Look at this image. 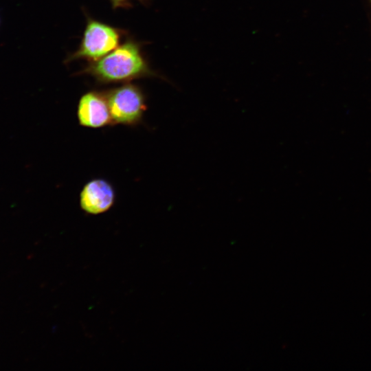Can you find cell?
<instances>
[{
    "mask_svg": "<svg viewBox=\"0 0 371 371\" xmlns=\"http://www.w3.org/2000/svg\"><path fill=\"white\" fill-rule=\"evenodd\" d=\"M82 73L100 84L127 83L154 75L137 42L128 39L102 58L91 62Z\"/></svg>",
    "mask_w": 371,
    "mask_h": 371,
    "instance_id": "cell-1",
    "label": "cell"
},
{
    "mask_svg": "<svg viewBox=\"0 0 371 371\" xmlns=\"http://www.w3.org/2000/svg\"><path fill=\"white\" fill-rule=\"evenodd\" d=\"M113 125L140 124L147 109L146 98L137 85L126 83L105 91Z\"/></svg>",
    "mask_w": 371,
    "mask_h": 371,
    "instance_id": "cell-2",
    "label": "cell"
},
{
    "mask_svg": "<svg viewBox=\"0 0 371 371\" xmlns=\"http://www.w3.org/2000/svg\"><path fill=\"white\" fill-rule=\"evenodd\" d=\"M122 31L102 22L89 19L78 49L68 61L85 59L96 61L105 56L119 45Z\"/></svg>",
    "mask_w": 371,
    "mask_h": 371,
    "instance_id": "cell-3",
    "label": "cell"
},
{
    "mask_svg": "<svg viewBox=\"0 0 371 371\" xmlns=\"http://www.w3.org/2000/svg\"><path fill=\"white\" fill-rule=\"evenodd\" d=\"M76 115L80 126L100 128L113 125L105 91H89L80 98Z\"/></svg>",
    "mask_w": 371,
    "mask_h": 371,
    "instance_id": "cell-4",
    "label": "cell"
},
{
    "mask_svg": "<svg viewBox=\"0 0 371 371\" xmlns=\"http://www.w3.org/2000/svg\"><path fill=\"white\" fill-rule=\"evenodd\" d=\"M80 206L89 214L97 215L110 210L115 201V191L107 180L96 178L87 182L80 192Z\"/></svg>",
    "mask_w": 371,
    "mask_h": 371,
    "instance_id": "cell-5",
    "label": "cell"
},
{
    "mask_svg": "<svg viewBox=\"0 0 371 371\" xmlns=\"http://www.w3.org/2000/svg\"><path fill=\"white\" fill-rule=\"evenodd\" d=\"M113 4V8L123 7L128 4L131 0H110ZM142 1V0H140Z\"/></svg>",
    "mask_w": 371,
    "mask_h": 371,
    "instance_id": "cell-6",
    "label": "cell"
}]
</instances>
